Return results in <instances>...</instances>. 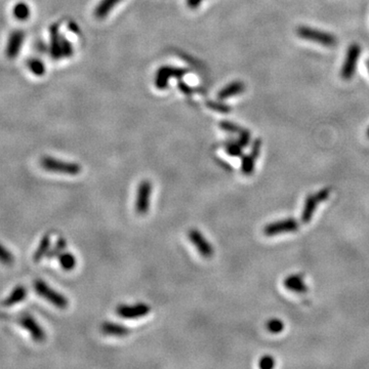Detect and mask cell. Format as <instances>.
<instances>
[{
    "label": "cell",
    "instance_id": "1",
    "mask_svg": "<svg viewBox=\"0 0 369 369\" xmlns=\"http://www.w3.org/2000/svg\"><path fill=\"white\" fill-rule=\"evenodd\" d=\"M296 34L298 37L309 40L318 44H321L323 46H335L337 43V39L334 35L331 33L324 32V31L314 29L311 27L306 26H300L296 29Z\"/></svg>",
    "mask_w": 369,
    "mask_h": 369
},
{
    "label": "cell",
    "instance_id": "2",
    "mask_svg": "<svg viewBox=\"0 0 369 369\" xmlns=\"http://www.w3.org/2000/svg\"><path fill=\"white\" fill-rule=\"evenodd\" d=\"M34 288L39 296H41L45 300L49 301L52 305L57 307V309L64 310L68 307V305H69L68 298L65 295L59 293L58 291L51 288L44 281L36 280L34 282Z\"/></svg>",
    "mask_w": 369,
    "mask_h": 369
},
{
    "label": "cell",
    "instance_id": "3",
    "mask_svg": "<svg viewBox=\"0 0 369 369\" xmlns=\"http://www.w3.org/2000/svg\"><path fill=\"white\" fill-rule=\"evenodd\" d=\"M41 166L48 171L63 173L67 175H77L81 172V166L78 163L63 161L52 157H43L40 161Z\"/></svg>",
    "mask_w": 369,
    "mask_h": 369
},
{
    "label": "cell",
    "instance_id": "4",
    "mask_svg": "<svg viewBox=\"0 0 369 369\" xmlns=\"http://www.w3.org/2000/svg\"><path fill=\"white\" fill-rule=\"evenodd\" d=\"M153 186L149 179H144L140 182L136 197V212L139 215H145L150 210L151 197Z\"/></svg>",
    "mask_w": 369,
    "mask_h": 369
},
{
    "label": "cell",
    "instance_id": "5",
    "mask_svg": "<svg viewBox=\"0 0 369 369\" xmlns=\"http://www.w3.org/2000/svg\"><path fill=\"white\" fill-rule=\"evenodd\" d=\"M329 195H330V189L324 188L314 195L307 196L305 199V202H304L302 212H301V218H300L301 223L309 224L313 218L318 203H321V202L325 201L326 199H328Z\"/></svg>",
    "mask_w": 369,
    "mask_h": 369
},
{
    "label": "cell",
    "instance_id": "6",
    "mask_svg": "<svg viewBox=\"0 0 369 369\" xmlns=\"http://www.w3.org/2000/svg\"><path fill=\"white\" fill-rule=\"evenodd\" d=\"M361 53V47L358 43H353L349 46L346 58L341 70V76L345 80H350L356 71L359 55Z\"/></svg>",
    "mask_w": 369,
    "mask_h": 369
},
{
    "label": "cell",
    "instance_id": "7",
    "mask_svg": "<svg viewBox=\"0 0 369 369\" xmlns=\"http://www.w3.org/2000/svg\"><path fill=\"white\" fill-rule=\"evenodd\" d=\"M151 311L150 305L144 302L136 304H120L117 306L116 314L123 319H138L147 316Z\"/></svg>",
    "mask_w": 369,
    "mask_h": 369
},
{
    "label": "cell",
    "instance_id": "8",
    "mask_svg": "<svg viewBox=\"0 0 369 369\" xmlns=\"http://www.w3.org/2000/svg\"><path fill=\"white\" fill-rule=\"evenodd\" d=\"M188 237L202 258L211 259L213 257L214 250L212 248V245L199 230L191 229L188 232Z\"/></svg>",
    "mask_w": 369,
    "mask_h": 369
},
{
    "label": "cell",
    "instance_id": "9",
    "mask_svg": "<svg viewBox=\"0 0 369 369\" xmlns=\"http://www.w3.org/2000/svg\"><path fill=\"white\" fill-rule=\"evenodd\" d=\"M18 321H19L20 325L30 333L33 341H35L37 343H42L45 341V338H46L45 331L32 316L29 314H23L18 319Z\"/></svg>",
    "mask_w": 369,
    "mask_h": 369
},
{
    "label": "cell",
    "instance_id": "10",
    "mask_svg": "<svg viewBox=\"0 0 369 369\" xmlns=\"http://www.w3.org/2000/svg\"><path fill=\"white\" fill-rule=\"evenodd\" d=\"M51 53L54 58L67 57L73 53L71 44L67 39L58 35L55 27L51 28Z\"/></svg>",
    "mask_w": 369,
    "mask_h": 369
},
{
    "label": "cell",
    "instance_id": "11",
    "mask_svg": "<svg viewBox=\"0 0 369 369\" xmlns=\"http://www.w3.org/2000/svg\"><path fill=\"white\" fill-rule=\"evenodd\" d=\"M299 228V224L296 220L294 219H286L283 221H279V222H275L272 224L267 225L264 228V234L266 236H275L278 234H283V233H291V232H296Z\"/></svg>",
    "mask_w": 369,
    "mask_h": 369
},
{
    "label": "cell",
    "instance_id": "12",
    "mask_svg": "<svg viewBox=\"0 0 369 369\" xmlns=\"http://www.w3.org/2000/svg\"><path fill=\"white\" fill-rule=\"evenodd\" d=\"M261 148H262V141L261 139H257L249 155H243L241 157V171L244 175L250 176L255 172L256 161L261 153Z\"/></svg>",
    "mask_w": 369,
    "mask_h": 369
},
{
    "label": "cell",
    "instance_id": "13",
    "mask_svg": "<svg viewBox=\"0 0 369 369\" xmlns=\"http://www.w3.org/2000/svg\"><path fill=\"white\" fill-rule=\"evenodd\" d=\"M26 34L22 30H15L11 33L8 38L7 46H6V54L8 58L14 59L20 53L22 46L24 44Z\"/></svg>",
    "mask_w": 369,
    "mask_h": 369
},
{
    "label": "cell",
    "instance_id": "14",
    "mask_svg": "<svg viewBox=\"0 0 369 369\" xmlns=\"http://www.w3.org/2000/svg\"><path fill=\"white\" fill-rule=\"evenodd\" d=\"M183 73H184V71L181 69H176V68H171V67H162L157 73V76L155 79V84L159 89L165 88V87H167L169 78L182 76Z\"/></svg>",
    "mask_w": 369,
    "mask_h": 369
},
{
    "label": "cell",
    "instance_id": "15",
    "mask_svg": "<svg viewBox=\"0 0 369 369\" xmlns=\"http://www.w3.org/2000/svg\"><path fill=\"white\" fill-rule=\"evenodd\" d=\"M283 284L286 289L296 293H305L307 291V286L302 280V276L298 274H293L286 277Z\"/></svg>",
    "mask_w": 369,
    "mask_h": 369
},
{
    "label": "cell",
    "instance_id": "16",
    "mask_svg": "<svg viewBox=\"0 0 369 369\" xmlns=\"http://www.w3.org/2000/svg\"><path fill=\"white\" fill-rule=\"evenodd\" d=\"M101 330L106 335H112V336H117V337L127 336L131 333V329L128 326L119 324V323H114V322L103 323L101 326Z\"/></svg>",
    "mask_w": 369,
    "mask_h": 369
},
{
    "label": "cell",
    "instance_id": "17",
    "mask_svg": "<svg viewBox=\"0 0 369 369\" xmlns=\"http://www.w3.org/2000/svg\"><path fill=\"white\" fill-rule=\"evenodd\" d=\"M245 90V84L242 81H234L224 87L219 94L220 100H226L228 98L242 94Z\"/></svg>",
    "mask_w": 369,
    "mask_h": 369
},
{
    "label": "cell",
    "instance_id": "18",
    "mask_svg": "<svg viewBox=\"0 0 369 369\" xmlns=\"http://www.w3.org/2000/svg\"><path fill=\"white\" fill-rule=\"evenodd\" d=\"M50 244H51V234L50 233H46L40 240L39 244H38V248L37 250L35 251L34 253V256H33V260L38 263L40 262L43 258H46L47 254L49 253L50 251Z\"/></svg>",
    "mask_w": 369,
    "mask_h": 369
},
{
    "label": "cell",
    "instance_id": "19",
    "mask_svg": "<svg viewBox=\"0 0 369 369\" xmlns=\"http://www.w3.org/2000/svg\"><path fill=\"white\" fill-rule=\"evenodd\" d=\"M27 296V289L22 286H16L14 288V290L11 292V294L3 301V305L4 306H13L15 304L20 303L21 301H23Z\"/></svg>",
    "mask_w": 369,
    "mask_h": 369
},
{
    "label": "cell",
    "instance_id": "20",
    "mask_svg": "<svg viewBox=\"0 0 369 369\" xmlns=\"http://www.w3.org/2000/svg\"><path fill=\"white\" fill-rule=\"evenodd\" d=\"M121 0H102L95 11V16L98 20H104Z\"/></svg>",
    "mask_w": 369,
    "mask_h": 369
},
{
    "label": "cell",
    "instance_id": "21",
    "mask_svg": "<svg viewBox=\"0 0 369 369\" xmlns=\"http://www.w3.org/2000/svg\"><path fill=\"white\" fill-rule=\"evenodd\" d=\"M57 259H58L59 266L61 267V269H63V270H65L67 272H70L73 269H75L76 264H77V260L75 258V256L72 255L71 253L64 252L63 254H60L58 256Z\"/></svg>",
    "mask_w": 369,
    "mask_h": 369
},
{
    "label": "cell",
    "instance_id": "22",
    "mask_svg": "<svg viewBox=\"0 0 369 369\" xmlns=\"http://www.w3.org/2000/svg\"><path fill=\"white\" fill-rule=\"evenodd\" d=\"M67 250V240L63 237H58L54 246L52 249H50L49 253L47 254L46 258L51 260V259H54V258H58V256L60 254H63L64 252H66Z\"/></svg>",
    "mask_w": 369,
    "mask_h": 369
},
{
    "label": "cell",
    "instance_id": "23",
    "mask_svg": "<svg viewBox=\"0 0 369 369\" xmlns=\"http://www.w3.org/2000/svg\"><path fill=\"white\" fill-rule=\"evenodd\" d=\"M31 14L30 8L24 3H19L14 7V16L19 21H26L29 19Z\"/></svg>",
    "mask_w": 369,
    "mask_h": 369
},
{
    "label": "cell",
    "instance_id": "24",
    "mask_svg": "<svg viewBox=\"0 0 369 369\" xmlns=\"http://www.w3.org/2000/svg\"><path fill=\"white\" fill-rule=\"evenodd\" d=\"M225 150L232 157H242L243 156L242 147L240 146V144L238 142L228 141L225 144Z\"/></svg>",
    "mask_w": 369,
    "mask_h": 369
},
{
    "label": "cell",
    "instance_id": "25",
    "mask_svg": "<svg viewBox=\"0 0 369 369\" xmlns=\"http://www.w3.org/2000/svg\"><path fill=\"white\" fill-rule=\"evenodd\" d=\"M266 328L271 333H280L284 329V323L280 319H271L267 322Z\"/></svg>",
    "mask_w": 369,
    "mask_h": 369
},
{
    "label": "cell",
    "instance_id": "26",
    "mask_svg": "<svg viewBox=\"0 0 369 369\" xmlns=\"http://www.w3.org/2000/svg\"><path fill=\"white\" fill-rule=\"evenodd\" d=\"M14 261H15V259H14L13 254L8 249H6L2 243H0V263L6 266H11V265H13Z\"/></svg>",
    "mask_w": 369,
    "mask_h": 369
},
{
    "label": "cell",
    "instance_id": "27",
    "mask_svg": "<svg viewBox=\"0 0 369 369\" xmlns=\"http://www.w3.org/2000/svg\"><path fill=\"white\" fill-rule=\"evenodd\" d=\"M29 68H30L31 72H32L35 75H37V76L43 75L44 71H45L44 64L39 59H31L29 61Z\"/></svg>",
    "mask_w": 369,
    "mask_h": 369
},
{
    "label": "cell",
    "instance_id": "28",
    "mask_svg": "<svg viewBox=\"0 0 369 369\" xmlns=\"http://www.w3.org/2000/svg\"><path fill=\"white\" fill-rule=\"evenodd\" d=\"M220 127L224 131H226L228 133H231V134H237V135H239L243 131V129H241L240 127L234 125V123H232V122H228V121L221 122V126Z\"/></svg>",
    "mask_w": 369,
    "mask_h": 369
},
{
    "label": "cell",
    "instance_id": "29",
    "mask_svg": "<svg viewBox=\"0 0 369 369\" xmlns=\"http://www.w3.org/2000/svg\"><path fill=\"white\" fill-rule=\"evenodd\" d=\"M259 366L263 369H270L275 366V359L272 356H264L259 361Z\"/></svg>",
    "mask_w": 369,
    "mask_h": 369
},
{
    "label": "cell",
    "instance_id": "30",
    "mask_svg": "<svg viewBox=\"0 0 369 369\" xmlns=\"http://www.w3.org/2000/svg\"><path fill=\"white\" fill-rule=\"evenodd\" d=\"M240 146L242 148L244 147H248L251 143V133L249 131L246 130H243L240 134H239V138H238V141H237Z\"/></svg>",
    "mask_w": 369,
    "mask_h": 369
},
{
    "label": "cell",
    "instance_id": "31",
    "mask_svg": "<svg viewBox=\"0 0 369 369\" xmlns=\"http://www.w3.org/2000/svg\"><path fill=\"white\" fill-rule=\"evenodd\" d=\"M366 135H367V137L369 138V128L367 129V132H366Z\"/></svg>",
    "mask_w": 369,
    "mask_h": 369
},
{
    "label": "cell",
    "instance_id": "32",
    "mask_svg": "<svg viewBox=\"0 0 369 369\" xmlns=\"http://www.w3.org/2000/svg\"><path fill=\"white\" fill-rule=\"evenodd\" d=\"M367 69H368V72H369V60L367 61Z\"/></svg>",
    "mask_w": 369,
    "mask_h": 369
}]
</instances>
